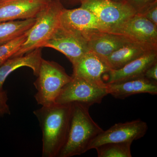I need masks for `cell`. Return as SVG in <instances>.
<instances>
[{
	"label": "cell",
	"instance_id": "obj_9",
	"mask_svg": "<svg viewBox=\"0 0 157 157\" xmlns=\"http://www.w3.org/2000/svg\"><path fill=\"white\" fill-rule=\"evenodd\" d=\"M148 126L140 119L116 124L106 131L99 134L92 141L89 150L109 143L133 142L143 137L146 134Z\"/></svg>",
	"mask_w": 157,
	"mask_h": 157
},
{
	"label": "cell",
	"instance_id": "obj_15",
	"mask_svg": "<svg viewBox=\"0 0 157 157\" xmlns=\"http://www.w3.org/2000/svg\"><path fill=\"white\" fill-rule=\"evenodd\" d=\"M131 42L133 41L121 35L101 32L91 37L87 44L90 51L105 60L113 52Z\"/></svg>",
	"mask_w": 157,
	"mask_h": 157
},
{
	"label": "cell",
	"instance_id": "obj_26",
	"mask_svg": "<svg viewBox=\"0 0 157 157\" xmlns=\"http://www.w3.org/2000/svg\"><path fill=\"white\" fill-rule=\"evenodd\" d=\"M70 1L73 2L80 3L82 0H70Z\"/></svg>",
	"mask_w": 157,
	"mask_h": 157
},
{
	"label": "cell",
	"instance_id": "obj_23",
	"mask_svg": "<svg viewBox=\"0 0 157 157\" xmlns=\"http://www.w3.org/2000/svg\"><path fill=\"white\" fill-rule=\"evenodd\" d=\"M8 93L6 91L3 90L0 91V116L11 114L10 107L8 104Z\"/></svg>",
	"mask_w": 157,
	"mask_h": 157
},
{
	"label": "cell",
	"instance_id": "obj_21",
	"mask_svg": "<svg viewBox=\"0 0 157 157\" xmlns=\"http://www.w3.org/2000/svg\"><path fill=\"white\" fill-rule=\"evenodd\" d=\"M156 2L157 0H125V2L135 11L136 14H140Z\"/></svg>",
	"mask_w": 157,
	"mask_h": 157
},
{
	"label": "cell",
	"instance_id": "obj_27",
	"mask_svg": "<svg viewBox=\"0 0 157 157\" xmlns=\"http://www.w3.org/2000/svg\"><path fill=\"white\" fill-rule=\"evenodd\" d=\"M11 1V0H0V3L7 2V1Z\"/></svg>",
	"mask_w": 157,
	"mask_h": 157
},
{
	"label": "cell",
	"instance_id": "obj_7",
	"mask_svg": "<svg viewBox=\"0 0 157 157\" xmlns=\"http://www.w3.org/2000/svg\"><path fill=\"white\" fill-rule=\"evenodd\" d=\"M60 24L87 42L95 34L107 32L93 12L81 7L73 9L63 8L61 14Z\"/></svg>",
	"mask_w": 157,
	"mask_h": 157
},
{
	"label": "cell",
	"instance_id": "obj_18",
	"mask_svg": "<svg viewBox=\"0 0 157 157\" xmlns=\"http://www.w3.org/2000/svg\"><path fill=\"white\" fill-rule=\"evenodd\" d=\"M36 17L0 23V45L10 42L28 32Z\"/></svg>",
	"mask_w": 157,
	"mask_h": 157
},
{
	"label": "cell",
	"instance_id": "obj_11",
	"mask_svg": "<svg viewBox=\"0 0 157 157\" xmlns=\"http://www.w3.org/2000/svg\"><path fill=\"white\" fill-rule=\"evenodd\" d=\"M72 76L83 78L100 87H106L107 83L103 80V75L111 69L103 59L90 51L73 65Z\"/></svg>",
	"mask_w": 157,
	"mask_h": 157
},
{
	"label": "cell",
	"instance_id": "obj_19",
	"mask_svg": "<svg viewBox=\"0 0 157 157\" xmlns=\"http://www.w3.org/2000/svg\"><path fill=\"white\" fill-rule=\"evenodd\" d=\"M132 143L130 141L105 144L95 149L98 157H132Z\"/></svg>",
	"mask_w": 157,
	"mask_h": 157
},
{
	"label": "cell",
	"instance_id": "obj_24",
	"mask_svg": "<svg viewBox=\"0 0 157 157\" xmlns=\"http://www.w3.org/2000/svg\"><path fill=\"white\" fill-rule=\"evenodd\" d=\"M144 77L157 82V62L152 65L147 70Z\"/></svg>",
	"mask_w": 157,
	"mask_h": 157
},
{
	"label": "cell",
	"instance_id": "obj_2",
	"mask_svg": "<svg viewBox=\"0 0 157 157\" xmlns=\"http://www.w3.org/2000/svg\"><path fill=\"white\" fill-rule=\"evenodd\" d=\"M89 108L78 103L71 104L67 135L58 157L83 154L89 150L92 141L104 131L93 120Z\"/></svg>",
	"mask_w": 157,
	"mask_h": 157
},
{
	"label": "cell",
	"instance_id": "obj_6",
	"mask_svg": "<svg viewBox=\"0 0 157 157\" xmlns=\"http://www.w3.org/2000/svg\"><path fill=\"white\" fill-rule=\"evenodd\" d=\"M80 4V7L90 10L97 16L107 32L136 14L125 2L109 0H82Z\"/></svg>",
	"mask_w": 157,
	"mask_h": 157
},
{
	"label": "cell",
	"instance_id": "obj_22",
	"mask_svg": "<svg viewBox=\"0 0 157 157\" xmlns=\"http://www.w3.org/2000/svg\"><path fill=\"white\" fill-rule=\"evenodd\" d=\"M138 14L145 17L157 26V2L149 6Z\"/></svg>",
	"mask_w": 157,
	"mask_h": 157
},
{
	"label": "cell",
	"instance_id": "obj_10",
	"mask_svg": "<svg viewBox=\"0 0 157 157\" xmlns=\"http://www.w3.org/2000/svg\"><path fill=\"white\" fill-rule=\"evenodd\" d=\"M43 47L58 51L69 59L72 65L90 51L86 40L60 24Z\"/></svg>",
	"mask_w": 157,
	"mask_h": 157
},
{
	"label": "cell",
	"instance_id": "obj_3",
	"mask_svg": "<svg viewBox=\"0 0 157 157\" xmlns=\"http://www.w3.org/2000/svg\"><path fill=\"white\" fill-rule=\"evenodd\" d=\"M63 8L60 0H51L38 14L35 24L28 32L25 41L12 57L21 56L43 47L59 25Z\"/></svg>",
	"mask_w": 157,
	"mask_h": 157
},
{
	"label": "cell",
	"instance_id": "obj_8",
	"mask_svg": "<svg viewBox=\"0 0 157 157\" xmlns=\"http://www.w3.org/2000/svg\"><path fill=\"white\" fill-rule=\"evenodd\" d=\"M108 32L157 48V26L139 14H135Z\"/></svg>",
	"mask_w": 157,
	"mask_h": 157
},
{
	"label": "cell",
	"instance_id": "obj_16",
	"mask_svg": "<svg viewBox=\"0 0 157 157\" xmlns=\"http://www.w3.org/2000/svg\"><path fill=\"white\" fill-rule=\"evenodd\" d=\"M42 59L41 48H38L21 56L8 59L0 67V91L3 90V85L8 76L18 68H31L34 75L38 76Z\"/></svg>",
	"mask_w": 157,
	"mask_h": 157
},
{
	"label": "cell",
	"instance_id": "obj_17",
	"mask_svg": "<svg viewBox=\"0 0 157 157\" xmlns=\"http://www.w3.org/2000/svg\"><path fill=\"white\" fill-rule=\"evenodd\" d=\"M157 48L138 42H131L113 52L105 59L111 70H117Z\"/></svg>",
	"mask_w": 157,
	"mask_h": 157
},
{
	"label": "cell",
	"instance_id": "obj_4",
	"mask_svg": "<svg viewBox=\"0 0 157 157\" xmlns=\"http://www.w3.org/2000/svg\"><path fill=\"white\" fill-rule=\"evenodd\" d=\"M37 77L34 83L37 90L34 98L37 104L42 106L56 104L63 88L72 78L58 63L43 58Z\"/></svg>",
	"mask_w": 157,
	"mask_h": 157
},
{
	"label": "cell",
	"instance_id": "obj_13",
	"mask_svg": "<svg viewBox=\"0 0 157 157\" xmlns=\"http://www.w3.org/2000/svg\"><path fill=\"white\" fill-rule=\"evenodd\" d=\"M157 62V49L148 52L117 70L107 73V83H115L144 77L147 70Z\"/></svg>",
	"mask_w": 157,
	"mask_h": 157
},
{
	"label": "cell",
	"instance_id": "obj_5",
	"mask_svg": "<svg viewBox=\"0 0 157 157\" xmlns=\"http://www.w3.org/2000/svg\"><path fill=\"white\" fill-rule=\"evenodd\" d=\"M72 77L57 98L56 104L78 103L90 107L94 104H101L103 98L108 95L106 87L97 86L77 76Z\"/></svg>",
	"mask_w": 157,
	"mask_h": 157
},
{
	"label": "cell",
	"instance_id": "obj_20",
	"mask_svg": "<svg viewBox=\"0 0 157 157\" xmlns=\"http://www.w3.org/2000/svg\"><path fill=\"white\" fill-rule=\"evenodd\" d=\"M28 32L16 39L0 45V67L8 59L12 57L19 50L25 41Z\"/></svg>",
	"mask_w": 157,
	"mask_h": 157
},
{
	"label": "cell",
	"instance_id": "obj_1",
	"mask_svg": "<svg viewBox=\"0 0 157 157\" xmlns=\"http://www.w3.org/2000/svg\"><path fill=\"white\" fill-rule=\"evenodd\" d=\"M71 104L42 106L33 111L42 132V157H58L67 135Z\"/></svg>",
	"mask_w": 157,
	"mask_h": 157
},
{
	"label": "cell",
	"instance_id": "obj_25",
	"mask_svg": "<svg viewBox=\"0 0 157 157\" xmlns=\"http://www.w3.org/2000/svg\"><path fill=\"white\" fill-rule=\"evenodd\" d=\"M109 1L118 2H125V0H109Z\"/></svg>",
	"mask_w": 157,
	"mask_h": 157
},
{
	"label": "cell",
	"instance_id": "obj_12",
	"mask_svg": "<svg viewBox=\"0 0 157 157\" xmlns=\"http://www.w3.org/2000/svg\"><path fill=\"white\" fill-rule=\"evenodd\" d=\"M51 0H11L0 3V23L36 18Z\"/></svg>",
	"mask_w": 157,
	"mask_h": 157
},
{
	"label": "cell",
	"instance_id": "obj_14",
	"mask_svg": "<svg viewBox=\"0 0 157 157\" xmlns=\"http://www.w3.org/2000/svg\"><path fill=\"white\" fill-rule=\"evenodd\" d=\"M106 88L108 94L116 99H124L137 94L156 95L157 82L142 77L121 82L107 83Z\"/></svg>",
	"mask_w": 157,
	"mask_h": 157
}]
</instances>
